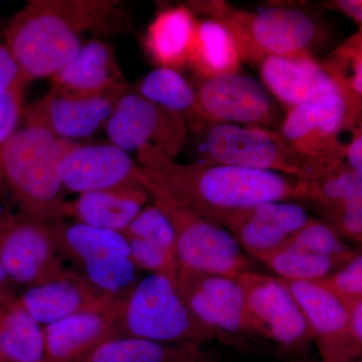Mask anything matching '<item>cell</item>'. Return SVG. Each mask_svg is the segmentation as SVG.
I'll list each match as a JSON object with an SVG mask.
<instances>
[{"instance_id": "cell-14", "label": "cell", "mask_w": 362, "mask_h": 362, "mask_svg": "<svg viewBox=\"0 0 362 362\" xmlns=\"http://www.w3.org/2000/svg\"><path fill=\"white\" fill-rule=\"evenodd\" d=\"M237 279L264 338L292 350L306 349L314 342L303 312L280 278L252 270Z\"/></svg>"}, {"instance_id": "cell-15", "label": "cell", "mask_w": 362, "mask_h": 362, "mask_svg": "<svg viewBox=\"0 0 362 362\" xmlns=\"http://www.w3.org/2000/svg\"><path fill=\"white\" fill-rule=\"evenodd\" d=\"M59 141L62 182L65 192L82 194L113 188L144 187L146 175L127 152L115 145H82L66 139Z\"/></svg>"}, {"instance_id": "cell-23", "label": "cell", "mask_w": 362, "mask_h": 362, "mask_svg": "<svg viewBox=\"0 0 362 362\" xmlns=\"http://www.w3.org/2000/svg\"><path fill=\"white\" fill-rule=\"evenodd\" d=\"M197 25L187 4L161 11L145 33V51L159 66L178 71L188 66Z\"/></svg>"}, {"instance_id": "cell-18", "label": "cell", "mask_w": 362, "mask_h": 362, "mask_svg": "<svg viewBox=\"0 0 362 362\" xmlns=\"http://www.w3.org/2000/svg\"><path fill=\"white\" fill-rule=\"evenodd\" d=\"M311 218L296 202H270L226 214L220 226L247 256L259 259L287 244Z\"/></svg>"}, {"instance_id": "cell-2", "label": "cell", "mask_w": 362, "mask_h": 362, "mask_svg": "<svg viewBox=\"0 0 362 362\" xmlns=\"http://www.w3.org/2000/svg\"><path fill=\"white\" fill-rule=\"evenodd\" d=\"M120 6L114 0H30L7 25L4 42L26 83L52 78L77 57L86 33L121 28Z\"/></svg>"}, {"instance_id": "cell-34", "label": "cell", "mask_w": 362, "mask_h": 362, "mask_svg": "<svg viewBox=\"0 0 362 362\" xmlns=\"http://www.w3.org/2000/svg\"><path fill=\"white\" fill-rule=\"evenodd\" d=\"M130 247V256L138 270L166 276L177 283L180 259L175 252L135 238L125 237Z\"/></svg>"}, {"instance_id": "cell-32", "label": "cell", "mask_w": 362, "mask_h": 362, "mask_svg": "<svg viewBox=\"0 0 362 362\" xmlns=\"http://www.w3.org/2000/svg\"><path fill=\"white\" fill-rule=\"evenodd\" d=\"M318 213L322 221L332 226L343 239L362 249V176H356L334 206Z\"/></svg>"}, {"instance_id": "cell-38", "label": "cell", "mask_w": 362, "mask_h": 362, "mask_svg": "<svg viewBox=\"0 0 362 362\" xmlns=\"http://www.w3.org/2000/svg\"><path fill=\"white\" fill-rule=\"evenodd\" d=\"M347 131L351 133V140L345 146L344 162L362 176V118L352 123Z\"/></svg>"}, {"instance_id": "cell-31", "label": "cell", "mask_w": 362, "mask_h": 362, "mask_svg": "<svg viewBox=\"0 0 362 362\" xmlns=\"http://www.w3.org/2000/svg\"><path fill=\"white\" fill-rule=\"evenodd\" d=\"M289 242L344 265L361 247H352L330 225L312 218Z\"/></svg>"}, {"instance_id": "cell-4", "label": "cell", "mask_w": 362, "mask_h": 362, "mask_svg": "<svg viewBox=\"0 0 362 362\" xmlns=\"http://www.w3.org/2000/svg\"><path fill=\"white\" fill-rule=\"evenodd\" d=\"M187 6L225 25L242 61L252 65L259 66L270 57L308 52L318 37L313 18L292 7L272 6L252 13L223 0L189 1Z\"/></svg>"}, {"instance_id": "cell-43", "label": "cell", "mask_w": 362, "mask_h": 362, "mask_svg": "<svg viewBox=\"0 0 362 362\" xmlns=\"http://www.w3.org/2000/svg\"><path fill=\"white\" fill-rule=\"evenodd\" d=\"M351 362H362V357H361V358L356 359V361H351Z\"/></svg>"}, {"instance_id": "cell-36", "label": "cell", "mask_w": 362, "mask_h": 362, "mask_svg": "<svg viewBox=\"0 0 362 362\" xmlns=\"http://www.w3.org/2000/svg\"><path fill=\"white\" fill-rule=\"evenodd\" d=\"M23 88H13L0 93V147L18 129V123L25 111Z\"/></svg>"}, {"instance_id": "cell-33", "label": "cell", "mask_w": 362, "mask_h": 362, "mask_svg": "<svg viewBox=\"0 0 362 362\" xmlns=\"http://www.w3.org/2000/svg\"><path fill=\"white\" fill-rule=\"evenodd\" d=\"M122 233L125 237L146 240L177 255L173 225L165 214L153 202L145 206Z\"/></svg>"}, {"instance_id": "cell-44", "label": "cell", "mask_w": 362, "mask_h": 362, "mask_svg": "<svg viewBox=\"0 0 362 362\" xmlns=\"http://www.w3.org/2000/svg\"><path fill=\"white\" fill-rule=\"evenodd\" d=\"M1 307H2V306H0V308H1ZM0 362H2V361H1V357H0Z\"/></svg>"}, {"instance_id": "cell-28", "label": "cell", "mask_w": 362, "mask_h": 362, "mask_svg": "<svg viewBox=\"0 0 362 362\" xmlns=\"http://www.w3.org/2000/svg\"><path fill=\"white\" fill-rule=\"evenodd\" d=\"M136 92L152 103L180 114L197 132L207 124L199 115L195 90L178 71L159 66L140 81Z\"/></svg>"}, {"instance_id": "cell-40", "label": "cell", "mask_w": 362, "mask_h": 362, "mask_svg": "<svg viewBox=\"0 0 362 362\" xmlns=\"http://www.w3.org/2000/svg\"><path fill=\"white\" fill-rule=\"evenodd\" d=\"M351 318L352 330L362 349V300H344Z\"/></svg>"}, {"instance_id": "cell-7", "label": "cell", "mask_w": 362, "mask_h": 362, "mask_svg": "<svg viewBox=\"0 0 362 362\" xmlns=\"http://www.w3.org/2000/svg\"><path fill=\"white\" fill-rule=\"evenodd\" d=\"M146 180L144 187L150 199L173 225L181 266L228 277L252 271L251 259L226 228L181 206Z\"/></svg>"}, {"instance_id": "cell-1", "label": "cell", "mask_w": 362, "mask_h": 362, "mask_svg": "<svg viewBox=\"0 0 362 362\" xmlns=\"http://www.w3.org/2000/svg\"><path fill=\"white\" fill-rule=\"evenodd\" d=\"M143 173L171 199L220 226L226 214L270 202L305 201L304 183L274 171L185 164L152 144L138 150Z\"/></svg>"}, {"instance_id": "cell-12", "label": "cell", "mask_w": 362, "mask_h": 362, "mask_svg": "<svg viewBox=\"0 0 362 362\" xmlns=\"http://www.w3.org/2000/svg\"><path fill=\"white\" fill-rule=\"evenodd\" d=\"M112 144L124 151H137L152 144L175 157L187 141V120L130 89L117 103L106 124Z\"/></svg>"}, {"instance_id": "cell-3", "label": "cell", "mask_w": 362, "mask_h": 362, "mask_svg": "<svg viewBox=\"0 0 362 362\" xmlns=\"http://www.w3.org/2000/svg\"><path fill=\"white\" fill-rule=\"evenodd\" d=\"M0 192L9 194L26 220L65 221L59 138L37 124L18 128L0 147Z\"/></svg>"}, {"instance_id": "cell-9", "label": "cell", "mask_w": 362, "mask_h": 362, "mask_svg": "<svg viewBox=\"0 0 362 362\" xmlns=\"http://www.w3.org/2000/svg\"><path fill=\"white\" fill-rule=\"evenodd\" d=\"M346 122V103L337 84L316 99L290 108L279 133L321 173L344 162L346 144L340 135Z\"/></svg>"}, {"instance_id": "cell-21", "label": "cell", "mask_w": 362, "mask_h": 362, "mask_svg": "<svg viewBox=\"0 0 362 362\" xmlns=\"http://www.w3.org/2000/svg\"><path fill=\"white\" fill-rule=\"evenodd\" d=\"M259 73L267 90L290 108L310 102L337 86L309 52L270 57L259 65Z\"/></svg>"}, {"instance_id": "cell-6", "label": "cell", "mask_w": 362, "mask_h": 362, "mask_svg": "<svg viewBox=\"0 0 362 362\" xmlns=\"http://www.w3.org/2000/svg\"><path fill=\"white\" fill-rule=\"evenodd\" d=\"M59 256L78 269L93 287L105 294L121 295L137 283V267L123 233L84 225H47Z\"/></svg>"}, {"instance_id": "cell-39", "label": "cell", "mask_w": 362, "mask_h": 362, "mask_svg": "<svg viewBox=\"0 0 362 362\" xmlns=\"http://www.w3.org/2000/svg\"><path fill=\"white\" fill-rule=\"evenodd\" d=\"M329 6L346 14L362 28V0H335L329 2Z\"/></svg>"}, {"instance_id": "cell-16", "label": "cell", "mask_w": 362, "mask_h": 362, "mask_svg": "<svg viewBox=\"0 0 362 362\" xmlns=\"http://www.w3.org/2000/svg\"><path fill=\"white\" fill-rule=\"evenodd\" d=\"M282 281L303 312L322 362L361 358L362 349L352 330L349 307L341 297L318 282Z\"/></svg>"}, {"instance_id": "cell-35", "label": "cell", "mask_w": 362, "mask_h": 362, "mask_svg": "<svg viewBox=\"0 0 362 362\" xmlns=\"http://www.w3.org/2000/svg\"><path fill=\"white\" fill-rule=\"evenodd\" d=\"M343 300H362V249L329 277L319 281Z\"/></svg>"}, {"instance_id": "cell-25", "label": "cell", "mask_w": 362, "mask_h": 362, "mask_svg": "<svg viewBox=\"0 0 362 362\" xmlns=\"http://www.w3.org/2000/svg\"><path fill=\"white\" fill-rule=\"evenodd\" d=\"M202 345L168 344L120 337L98 345L76 362H195L207 354Z\"/></svg>"}, {"instance_id": "cell-5", "label": "cell", "mask_w": 362, "mask_h": 362, "mask_svg": "<svg viewBox=\"0 0 362 362\" xmlns=\"http://www.w3.org/2000/svg\"><path fill=\"white\" fill-rule=\"evenodd\" d=\"M138 337L168 344H197L220 339L188 308L177 283L148 274L126 293L119 308L115 338Z\"/></svg>"}, {"instance_id": "cell-37", "label": "cell", "mask_w": 362, "mask_h": 362, "mask_svg": "<svg viewBox=\"0 0 362 362\" xmlns=\"http://www.w3.org/2000/svg\"><path fill=\"white\" fill-rule=\"evenodd\" d=\"M25 85V78L6 42H0V93Z\"/></svg>"}, {"instance_id": "cell-11", "label": "cell", "mask_w": 362, "mask_h": 362, "mask_svg": "<svg viewBox=\"0 0 362 362\" xmlns=\"http://www.w3.org/2000/svg\"><path fill=\"white\" fill-rule=\"evenodd\" d=\"M0 262L13 282L26 288L51 282L68 272L47 225L6 211H0Z\"/></svg>"}, {"instance_id": "cell-27", "label": "cell", "mask_w": 362, "mask_h": 362, "mask_svg": "<svg viewBox=\"0 0 362 362\" xmlns=\"http://www.w3.org/2000/svg\"><path fill=\"white\" fill-rule=\"evenodd\" d=\"M0 357L2 362H45L44 326L18 302L0 308Z\"/></svg>"}, {"instance_id": "cell-17", "label": "cell", "mask_w": 362, "mask_h": 362, "mask_svg": "<svg viewBox=\"0 0 362 362\" xmlns=\"http://www.w3.org/2000/svg\"><path fill=\"white\" fill-rule=\"evenodd\" d=\"M195 94L206 123L268 128L276 119L270 92L263 83L240 71L202 80Z\"/></svg>"}, {"instance_id": "cell-10", "label": "cell", "mask_w": 362, "mask_h": 362, "mask_svg": "<svg viewBox=\"0 0 362 362\" xmlns=\"http://www.w3.org/2000/svg\"><path fill=\"white\" fill-rule=\"evenodd\" d=\"M177 289L188 308L202 322L226 334L264 337L247 307L237 277L195 271L180 266Z\"/></svg>"}, {"instance_id": "cell-24", "label": "cell", "mask_w": 362, "mask_h": 362, "mask_svg": "<svg viewBox=\"0 0 362 362\" xmlns=\"http://www.w3.org/2000/svg\"><path fill=\"white\" fill-rule=\"evenodd\" d=\"M52 89L69 94H96L123 83L110 45L99 39L83 45L77 57L58 71Z\"/></svg>"}, {"instance_id": "cell-42", "label": "cell", "mask_w": 362, "mask_h": 362, "mask_svg": "<svg viewBox=\"0 0 362 362\" xmlns=\"http://www.w3.org/2000/svg\"><path fill=\"white\" fill-rule=\"evenodd\" d=\"M195 362H220L218 361L216 356H211V354H207V356L202 357Z\"/></svg>"}, {"instance_id": "cell-20", "label": "cell", "mask_w": 362, "mask_h": 362, "mask_svg": "<svg viewBox=\"0 0 362 362\" xmlns=\"http://www.w3.org/2000/svg\"><path fill=\"white\" fill-rule=\"evenodd\" d=\"M118 296L98 291L77 271L68 270L51 282L26 288L18 302L37 323L47 326L102 306Z\"/></svg>"}, {"instance_id": "cell-22", "label": "cell", "mask_w": 362, "mask_h": 362, "mask_svg": "<svg viewBox=\"0 0 362 362\" xmlns=\"http://www.w3.org/2000/svg\"><path fill=\"white\" fill-rule=\"evenodd\" d=\"M150 195L143 187L86 192L66 201L65 218L122 233L145 207Z\"/></svg>"}, {"instance_id": "cell-19", "label": "cell", "mask_w": 362, "mask_h": 362, "mask_svg": "<svg viewBox=\"0 0 362 362\" xmlns=\"http://www.w3.org/2000/svg\"><path fill=\"white\" fill-rule=\"evenodd\" d=\"M126 293L102 306L44 326L45 362H76L98 345L114 339Z\"/></svg>"}, {"instance_id": "cell-41", "label": "cell", "mask_w": 362, "mask_h": 362, "mask_svg": "<svg viewBox=\"0 0 362 362\" xmlns=\"http://www.w3.org/2000/svg\"><path fill=\"white\" fill-rule=\"evenodd\" d=\"M13 281L0 262V306L11 303L18 297L13 291Z\"/></svg>"}, {"instance_id": "cell-26", "label": "cell", "mask_w": 362, "mask_h": 362, "mask_svg": "<svg viewBox=\"0 0 362 362\" xmlns=\"http://www.w3.org/2000/svg\"><path fill=\"white\" fill-rule=\"evenodd\" d=\"M240 62L237 45L225 25L211 18L197 20L188 66L201 80L239 73Z\"/></svg>"}, {"instance_id": "cell-13", "label": "cell", "mask_w": 362, "mask_h": 362, "mask_svg": "<svg viewBox=\"0 0 362 362\" xmlns=\"http://www.w3.org/2000/svg\"><path fill=\"white\" fill-rule=\"evenodd\" d=\"M125 82L96 94H69L51 89L25 109V123L37 124L59 139L89 137L106 124L120 98L129 90Z\"/></svg>"}, {"instance_id": "cell-8", "label": "cell", "mask_w": 362, "mask_h": 362, "mask_svg": "<svg viewBox=\"0 0 362 362\" xmlns=\"http://www.w3.org/2000/svg\"><path fill=\"white\" fill-rule=\"evenodd\" d=\"M199 132L204 135V163L274 171L300 180L320 173L270 128L209 123Z\"/></svg>"}, {"instance_id": "cell-30", "label": "cell", "mask_w": 362, "mask_h": 362, "mask_svg": "<svg viewBox=\"0 0 362 362\" xmlns=\"http://www.w3.org/2000/svg\"><path fill=\"white\" fill-rule=\"evenodd\" d=\"M276 277L291 282H319L329 277L341 264L288 242L258 259Z\"/></svg>"}, {"instance_id": "cell-29", "label": "cell", "mask_w": 362, "mask_h": 362, "mask_svg": "<svg viewBox=\"0 0 362 362\" xmlns=\"http://www.w3.org/2000/svg\"><path fill=\"white\" fill-rule=\"evenodd\" d=\"M323 68L335 81L347 106V124L362 117V28L335 49Z\"/></svg>"}]
</instances>
